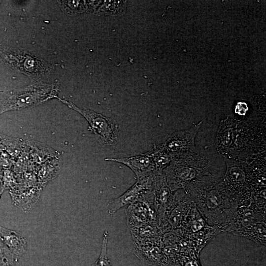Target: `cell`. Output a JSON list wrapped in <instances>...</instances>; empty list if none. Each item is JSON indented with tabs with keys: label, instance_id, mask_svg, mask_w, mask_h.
<instances>
[{
	"label": "cell",
	"instance_id": "cell-1",
	"mask_svg": "<svg viewBox=\"0 0 266 266\" xmlns=\"http://www.w3.org/2000/svg\"><path fill=\"white\" fill-rule=\"evenodd\" d=\"M183 189L206 223L226 232L238 205L225 189L221 178L204 175Z\"/></svg>",
	"mask_w": 266,
	"mask_h": 266
},
{
	"label": "cell",
	"instance_id": "cell-2",
	"mask_svg": "<svg viewBox=\"0 0 266 266\" xmlns=\"http://www.w3.org/2000/svg\"><path fill=\"white\" fill-rule=\"evenodd\" d=\"M209 166L210 162L206 157L198 152L190 153L173 157L163 172L173 193L202 176L212 174Z\"/></svg>",
	"mask_w": 266,
	"mask_h": 266
},
{
	"label": "cell",
	"instance_id": "cell-3",
	"mask_svg": "<svg viewBox=\"0 0 266 266\" xmlns=\"http://www.w3.org/2000/svg\"><path fill=\"white\" fill-rule=\"evenodd\" d=\"M58 88L43 83L32 84L4 92L0 97V115L9 111L34 107L58 98Z\"/></svg>",
	"mask_w": 266,
	"mask_h": 266
},
{
	"label": "cell",
	"instance_id": "cell-4",
	"mask_svg": "<svg viewBox=\"0 0 266 266\" xmlns=\"http://www.w3.org/2000/svg\"><path fill=\"white\" fill-rule=\"evenodd\" d=\"M226 170L222 183L238 206L249 205L251 201L252 169L244 164L225 159Z\"/></svg>",
	"mask_w": 266,
	"mask_h": 266
},
{
	"label": "cell",
	"instance_id": "cell-5",
	"mask_svg": "<svg viewBox=\"0 0 266 266\" xmlns=\"http://www.w3.org/2000/svg\"><path fill=\"white\" fill-rule=\"evenodd\" d=\"M57 99L86 120L89 124V130L98 136L102 145L105 146L114 143L118 133V126L114 120L92 110L80 108L66 100Z\"/></svg>",
	"mask_w": 266,
	"mask_h": 266
},
{
	"label": "cell",
	"instance_id": "cell-6",
	"mask_svg": "<svg viewBox=\"0 0 266 266\" xmlns=\"http://www.w3.org/2000/svg\"><path fill=\"white\" fill-rule=\"evenodd\" d=\"M195 204L183 189L173 193V199L166 209L159 228L163 233L180 229Z\"/></svg>",
	"mask_w": 266,
	"mask_h": 266
},
{
	"label": "cell",
	"instance_id": "cell-7",
	"mask_svg": "<svg viewBox=\"0 0 266 266\" xmlns=\"http://www.w3.org/2000/svg\"><path fill=\"white\" fill-rule=\"evenodd\" d=\"M125 212L130 229L146 224L159 227V216L153 196L129 205Z\"/></svg>",
	"mask_w": 266,
	"mask_h": 266
},
{
	"label": "cell",
	"instance_id": "cell-8",
	"mask_svg": "<svg viewBox=\"0 0 266 266\" xmlns=\"http://www.w3.org/2000/svg\"><path fill=\"white\" fill-rule=\"evenodd\" d=\"M157 171L150 177L136 182L120 196L107 202L108 212L112 215L120 208L138 201H140L147 192L154 189Z\"/></svg>",
	"mask_w": 266,
	"mask_h": 266
},
{
	"label": "cell",
	"instance_id": "cell-9",
	"mask_svg": "<svg viewBox=\"0 0 266 266\" xmlns=\"http://www.w3.org/2000/svg\"><path fill=\"white\" fill-rule=\"evenodd\" d=\"M201 123L200 122L188 130L173 133L163 143L172 158L186 153L197 152L195 139Z\"/></svg>",
	"mask_w": 266,
	"mask_h": 266
},
{
	"label": "cell",
	"instance_id": "cell-10",
	"mask_svg": "<svg viewBox=\"0 0 266 266\" xmlns=\"http://www.w3.org/2000/svg\"><path fill=\"white\" fill-rule=\"evenodd\" d=\"M261 222H266V214L261 212L252 203L237 206L226 232L239 235L251 226Z\"/></svg>",
	"mask_w": 266,
	"mask_h": 266
},
{
	"label": "cell",
	"instance_id": "cell-11",
	"mask_svg": "<svg viewBox=\"0 0 266 266\" xmlns=\"http://www.w3.org/2000/svg\"><path fill=\"white\" fill-rule=\"evenodd\" d=\"M162 239L151 242H133L135 255L141 261L148 265L169 266L167 258L163 249Z\"/></svg>",
	"mask_w": 266,
	"mask_h": 266
},
{
	"label": "cell",
	"instance_id": "cell-12",
	"mask_svg": "<svg viewBox=\"0 0 266 266\" xmlns=\"http://www.w3.org/2000/svg\"><path fill=\"white\" fill-rule=\"evenodd\" d=\"M105 160L127 166L134 173L137 180L148 178L157 170L151 157L147 152L128 158H106Z\"/></svg>",
	"mask_w": 266,
	"mask_h": 266
},
{
	"label": "cell",
	"instance_id": "cell-13",
	"mask_svg": "<svg viewBox=\"0 0 266 266\" xmlns=\"http://www.w3.org/2000/svg\"><path fill=\"white\" fill-rule=\"evenodd\" d=\"M29 147V169L35 172L38 167L48 160L59 156L57 152L44 144L26 141Z\"/></svg>",
	"mask_w": 266,
	"mask_h": 266
},
{
	"label": "cell",
	"instance_id": "cell-14",
	"mask_svg": "<svg viewBox=\"0 0 266 266\" xmlns=\"http://www.w3.org/2000/svg\"><path fill=\"white\" fill-rule=\"evenodd\" d=\"M0 239L11 252L16 261L27 250L26 240L20 233L0 225Z\"/></svg>",
	"mask_w": 266,
	"mask_h": 266
},
{
	"label": "cell",
	"instance_id": "cell-15",
	"mask_svg": "<svg viewBox=\"0 0 266 266\" xmlns=\"http://www.w3.org/2000/svg\"><path fill=\"white\" fill-rule=\"evenodd\" d=\"M42 188L33 187L20 192L9 191L12 203L25 212L30 211L37 202Z\"/></svg>",
	"mask_w": 266,
	"mask_h": 266
},
{
	"label": "cell",
	"instance_id": "cell-16",
	"mask_svg": "<svg viewBox=\"0 0 266 266\" xmlns=\"http://www.w3.org/2000/svg\"><path fill=\"white\" fill-rule=\"evenodd\" d=\"M61 167V161L59 156L53 157L41 164L36 171L38 186L43 188L56 178Z\"/></svg>",
	"mask_w": 266,
	"mask_h": 266
},
{
	"label": "cell",
	"instance_id": "cell-17",
	"mask_svg": "<svg viewBox=\"0 0 266 266\" xmlns=\"http://www.w3.org/2000/svg\"><path fill=\"white\" fill-rule=\"evenodd\" d=\"M219 228L207 225L203 228L196 233L186 236L191 241L192 247L199 256L203 247L216 235L221 233Z\"/></svg>",
	"mask_w": 266,
	"mask_h": 266
},
{
	"label": "cell",
	"instance_id": "cell-18",
	"mask_svg": "<svg viewBox=\"0 0 266 266\" xmlns=\"http://www.w3.org/2000/svg\"><path fill=\"white\" fill-rule=\"evenodd\" d=\"M130 230L133 242L140 243L162 240L164 235L158 226L146 224Z\"/></svg>",
	"mask_w": 266,
	"mask_h": 266
},
{
	"label": "cell",
	"instance_id": "cell-19",
	"mask_svg": "<svg viewBox=\"0 0 266 266\" xmlns=\"http://www.w3.org/2000/svg\"><path fill=\"white\" fill-rule=\"evenodd\" d=\"M26 141L0 134V149L6 152L15 161L21 155Z\"/></svg>",
	"mask_w": 266,
	"mask_h": 266
},
{
	"label": "cell",
	"instance_id": "cell-20",
	"mask_svg": "<svg viewBox=\"0 0 266 266\" xmlns=\"http://www.w3.org/2000/svg\"><path fill=\"white\" fill-rule=\"evenodd\" d=\"M151 157L156 169L163 171L170 163L172 157L163 143L155 146L147 152Z\"/></svg>",
	"mask_w": 266,
	"mask_h": 266
},
{
	"label": "cell",
	"instance_id": "cell-21",
	"mask_svg": "<svg viewBox=\"0 0 266 266\" xmlns=\"http://www.w3.org/2000/svg\"><path fill=\"white\" fill-rule=\"evenodd\" d=\"M266 222L254 224L242 231L239 236H244L255 242L266 245Z\"/></svg>",
	"mask_w": 266,
	"mask_h": 266
},
{
	"label": "cell",
	"instance_id": "cell-22",
	"mask_svg": "<svg viewBox=\"0 0 266 266\" xmlns=\"http://www.w3.org/2000/svg\"><path fill=\"white\" fill-rule=\"evenodd\" d=\"M0 193L5 190L17 191L19 188L18 177L11 169L3 168L0 171Z\"/></svg>",
	"mask_w": 266,
	"mask_h": 266
},
{
	"label": "cell",
	"instance_id": "cell-23",
	"mask_svg": "<svg viewBox=\"0 0 266 266\" xmlns=\"http://www.w3.org/2000/svg\"><path fill=\"white\" fill-rule=\"evenodd\" d=\"M108 231H104L101 246L100 253L98 259L91 266H112L107 257Z\"/></svg>",
	"mask_w": 266,
	"mask_h": 266
},
{
	"label": "cell",
	"instance_id": "cell-24",
	"mask_svg": "<svg viewBox=\"0 0 266 266\" xmlns=\"http://www.w3.org/2000/svg\"><path fill=\"white\" fill-rule=\"evenodd\" d=\"M15 261L13 255L0 239V266H14Z\"/></svg>",
	"mask_w": 266,
	"mask_h": 266
},
{
	"label": "cell",
	"instance_id": "cell-25",
	"mask_svg": "<svg viewBox=\"0 0 266 266\" xmlns=\"http://www.w3.org/2000/svg\"><path fill=\"white\" fill-rule=\"evenodd\" d=\"M198 256L196 253L190 255L181 257L179 264L181 266H201Z\"/></svg>",
	"mask_w": 266,
	"mask_h": 266
},
{
	"label": "cell",
	"instance_id": "cell-26",
	"mask_svg": "<svg viewBox=\"0 0 266 266\" xmlns=\"http://www.w3.org/2000/svg\"><path fill=\"white\" fill-rule=\"evenodd\" d=\"M1 193L0 192V197H1Z\"/></svg>",
	"mask_w": 266,
	"mask_h": 266
}]
</instances>
